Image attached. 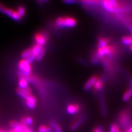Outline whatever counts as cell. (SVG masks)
<instances>
[{
    "label": "cell",
    "mask_w": 132,
    "mask_h": 132,
    "mask_svg": "<svg viewBox=\"0 0 132 132\" xmlns=\"http://www.w3.org/2000/svg\"><path fill=\"white\" fill-rule=\"evenodd\" d=\"M131 36H132V29H131Z\"/></svg>",
    "instance_id": "35"
},
{
    "label": "cell",
    "mask_w": 132,
    "mask_h": 132,
    "mask_svg": "<svg viewBox=\"0 0 132 132\" xmlns=\"http://www.w3.org/2000/svg\"><path fill=\"white\" fill-rule=\"evenodd\" d=\"M81 3L84 5H101L102 0H79Z\"/></svg>",
    "instance_id": "15"
},
{
    "label": "cell",
    "mask_w": 132,
    "mask_h": 132,
    "mask_svg": "<svg viewBox=\"0 0 132 132\" xmlns=\"http://www.w3.org/2000/svg\"><path fill=\"white\" fill-rule=\"evenodd\" d=\"M129 49H130V50L132 52V45L129 47Z\"/></svg>",
    "instance_id": "32"
},
{
    "label": "cell",
    "mask_w": 132,
    "mask_h": 132,
    "mask_svg": "<svg viewBox=\"0 0 132 132\" xmlns=\"http://www.w3.org/2000/svg\"><path fill=\"white\" fill-rule=\"evenodd\" d=\"M50 127L54 130L55 132H62V129L61 127L58 125L56 122L55 121L52 120L50 122Z\"/></svg>",
    "instance_id": "17"
},
{
    "label": "cell",
    "mask_w": 132,
    "mask_h": 132,
    "mask_svg": "<svg viewBox=\"0 0 132 132\" xmlns=\"http://www.w3.org/2000/svg\"><path fill=\"white\" fill-rule=\"evenodd\" d=\"M38 132H53V130L51 127H48L45 126H42L39 128Z\"/></svg>",
    "instance_id": "22"
},
{
    "label": "cell",
    "mask_w": 132,
    "mask_h": 132,
    "mask_svg": "<svg viewBox=\"0 0 132 132\" xmlns=\"http://www.w3.org/2000/svg\"><path fill=\"white\" fill-rule=\"evenodd\" d=\"M25 100H26V104L28 108H29L30 109H35L37 102V99L34 96L32 95L31 94L30 95H29Z\"/></svg>",
    "instance_id": "8"
},
{
    "label": "cell",
    "mask_w": 132,
    "mask_h": 132,
    "mask_svg": "<svg viewBox=\"0 0 132 132\" xmlns=\"http://www.w3.org/2000/svg\"><path fill=\"white\" fill-rule=\"evenodd\" d=\"M56 24L58 27L73 28L77 24V20L74 18L70 16L59 17L56 20Z\"/></svg>",
    "instance_id": "2"
},
{
    "label": "cell",
    "mask_w": 132,
    "mask_h": 132,
    "mask_svg": "<svg viewBox=\"0 0 132 132\" xmlns=\"http://www.w3.org/2000/svg\"><path fill=\"white\" fill-rule=\"evenodd\" d=\"M80 106L77 104L69 105L67 107V112L68 114L73 115L79 112Z\"/></svg>",
    "instance_id": "11"
},
{
    "label": "cell",
    "mask_w": 132,
    "mask_h": 132,
    "mask_svg": "<svg viewBox=\"0 0 132 132\" xmlns=\"http://www.w3.org/2000/svg\"><path fill=\"white\" fill-rule=\"evenodd\" d=\"M18 86V88L21 89H25L28 87V81L24 77H19Z\"/></svg>",
    "instance_id": "14"
},
{
    "label": "cell",
    "mask_w": 132,
    "mask_h": 132,
    "mask_svg": "<svg viewBox=\"0 0 132 132\" xmlns=\"http://www.w3.org/2000/svg\"><path fill=\"white\" fill-rule=\"evenodd\" d=\"M16 93L20 97L26 99L29 95H30L31 94V89L30 88L28 87L25 89H21L18 88L16 90Z\"/></svg>",
    "instance_id": "10"
},
{
    "label": "cell",
    "mask_w": 132,
    "mask_h": 132,
    "mask_svg": "<svg viewBox=\"0 0 132 132\" xmlns=\"http://www.w3.org/2000/svg\"><path fill=\"white\" fill-rule=\"evenodd\" d=\"M109 1L112 3V5L114 7V8H117L118 7V2L117 0H109Z\"/></svg>",
    "instance_id": "27"
},
{
    "label": "cell",
    "mask_w": 132,
    "mask_h": 132,
    "mask_svg": "<svg viewBox=\"0 0 132 132\" xmlns=\"http://www.w3.org/2000/svg\"><path fill=\"white\" fill-rule=\"evenodd\" d=\"M34 39L36 41V44L39 45L41 46H43L46 43L47 36L44 32H38L35 35Z\"/></svg>",
    "instance_id": "5"
},
{
    "label": "cell",
    "mask_w": 132,
    "mask_h": 132,
    "mask_svg": "<svg viewBox=\"0 0 132 132\" xmlns=\"http://www.w3.org/2000/svg\"><path fill=\"white\" fill-rule=\"evenodd\" d=\"M102 86H103V82L102 80L100 79H98L96 81L95 84L94 85V89L97 91L101 90V89L102 88Z\"/></svg>",
    "instance_id": "21"
},
{
    "label": "cell",
    "mask_w": 132,
    "mask_h": 132,
    "mask_svg": "<svg viewBox=\"0 0 132 132\" xmlns=\"http://www.w3.org/2000/svg\"><path fill=\"white\" fill-rule=\"evenodd\" d=\"M19 71L18 74L19 77H29L32 72L31 63L27 60H22L18 63Z\"/></svg>",
    "instance_id": "1"
},
{
    "label": "cell",
    "mask_w": 132,
    "mask_h": 132,
    "mask_svg": "<svg viewBox=\"0 0 132 132\" xmlns=\"http://www.w3.org/2000/svg\"><path fill=\"white\" fill-rule=\"evenodd\" d=\"M126 132H132V126L130 127L126 131Z\"/></svg>",
    "instance_id": "31"
},
{
    "label": "cell",
    "mask_w": 132,
    "mask_h": 132,
    "mask_svg": "<svg viewBox=\"0 0 132 132\" xmlns=\"http://www.w3.org/2000/svg\"><path fill=\"white\" fill-rule=\"evenodd\" d=\"M97 79L98 78L96 76H93L91 77L88 80V81L85 82L84 86V89L85 90H89L92 89L93 86H94V84H95V82Z\"/></svg>",
    "instance_id": "9"
},
{
    "label": "cell",
    "mask_w": 132,
    "mask_h": 132,
    "mask_svg": "<svg viewBox=\"0 0 132 132\" xmlns=\"http://www.w3.org/2000/svg\"><path fill=\"white\" fill-rule=\"evenodd\" d=\"M24 120L27 126H31L32 125L33 123H34V120H33V119L30 117H25V118H24Z\"/></svg>",
    "instance_id": "25"
},
{
    "label": "cell",
    "mask_w": 132,
    "mask_h": 132,
    "mask_svg": "<svg viewBox=\"0 0 132 132\" xmlns=\"http://www.w3.org/2000/svg\"><path fill=\"white\" fill-rule=\"evenodd\" d=\"M119 126L116 123H112L110 128V132H119Z\"/></svg>",
    "instance_id": "23"
},
{
    "label": "cell",
    "mask_w": 132,
    "mask_h": 132,
    "mask_svg": "<svg viewBox=\"0 0 132 132\" xmlns=\"http://www.w3.org/2000/svg\"><path fill=\"white\" fill-rule=\"evenodd\" d=\"M118 122L119 125L122 127L123 129H125L127 130L129 128V127L131 125L130 118L127 111H122L119 114Z\"/></svg>",
    "instance_id": "3"
},
{
    "label": "cell",
    "mask_w": 132,
    "mask_h": 132,
    "mask_svg": "<svg viewBox=\"0 0 132 132\" xmlns=\"http://www.w3.org/2000/svg\"><path fill=\"white\" fill-rule=\"evenodd\" d=\"M101 5L105 9L109 12H113L114 11V7L112 5V3L109 0H102Z\"/></svg>",
    "instance_id": "13"
},
{
    "label": "cell",
    "mask_w": 132,
    "mask_h": 132,
    "mask_svg": "<svg viewBox=\"0 0 132 132\" xmlns=\"http://www.w3.org/2000/svg\"><path fill=\"white\" fill-rule=\"evenodd\" d=\"M6 8V7H5L1 2H0V12H1V13L4 14Z\"/></svg>",
    "instance_id": "29"
},
{
    "label": "cell",
    "mask_w": 132,
    "mask_h": 132,
    "mask_svg": "<svg viewBox=\"0 0 132 132\" xmlns=\"http://www.w3.org/2000/svg\"><path fill=\"white\" fill-rule=\"evenodd\" d=\"M32 53V48H29L26 50H24L22 53L21 56L22 57V59L24 60H27L28 58H29L30 56L31 55Z\"/></svg>",
    "instance_id": "19"
},
{
    "label": "cell",
    "mask_w": 132,
    "mask_h": 132,
    "mask_svg": "<svg viewBox=\"0 0 132 132\" xmlns=\"http://www.w3.org/2000/svg\"><path fill=\"white\" fill-rule=\"evenodd\" d=\"M104 131V128L102 126H98L96 128H95L93 130V132H103Z\"/></svg>",
    "instance_id": "28"
},
{
    "label": "cell",
    "mask_w": 132,
    "mask_h": 132,
    "mask_svg": "<svg viewBox=\"0 0 132 132\" xmlns=\"http://www.w3.org/2000/svg\"><path fill=\"white\" fill-rule=\"evenodd\" d=\"M114 51V48L113 46L107 45L103 47H99L97 50V55L104 56L105 55H111Z\"/></svg>",
    "instance_id": "4"
},
{
    "label": "cell",
    "mask_w": 132,
    "mask_h": 132,
    "mask_svg": "<svg viewBox=\"0 0 132 132\" xmlns=\"http://www.w3.org/2000/svg\"><path fill=\"white\" fill-rule=\"evenodd\" d=\"M16 12H18L19 15L22 18L25 15V14H26V8H25L23 6H20L18 7Z\"/></svg>",
    "instance_id": "24"
},
{
    "label": "cell",
    "mask_w": 132,
    "mask_h": 132,
    "mask_svg": "<svg viewBox=\"0 0 132 132\" xmlns=\"http://www.w3.org/2000/svg\"><path fill=\"white\" fill-rule=\"evenodd\" d=\"M86 118H87V116L86 115H82L81 116L78 118V120H77L75 122H74L73 125L71 126V129L73 130H76L78 129L81 125V124L84 122V121L86 119Z\"/></svg>",
    "instance_id": "12"
},
{
    "label": "cell",
    "mask_w": 132,
    "mask_h": 132,
    "mask_svg": "<svg viewBox=\"0 0 132 132\" xmlns=\"http://www.w3.org/2000/svg\"><path fill=\"white\" fill-rule=\"evenodd\" d=\"M41 1H47V0H41Z\"/></svg>",
    "instance_id": "34"
},
{
    "label": "cell",
    "mask_w": 132,
    "mask_h": 132,
    "mask_svg": "<svg viewBox=\"0 0 132 132\" xmlns=\"http://www.w3.org/2000/svg\"><path fill=\"white\" fill-rule=\"evenodd\" d=\"M31 48H32L31 55L30 56V57L29 58H28V59H27V60L30 63L35 59H36V57L38 56V55H39V53H40L41 50L43 49V47L40 46V45H38L36 44Z\"/></svg>",
    "instance_id": "6"
},
{
    "label": "cell",
    "mask_w": 132,
    "mask_h": 132,
    "mask_svg": "<svg viewBox=\"0 0 132 132\" xmlns=\"http://www.w3.org/2000/svg\"><path fill=\"white\" fill-rule=\"evenodd\" d=\"M4 14L7 15L12 19L15 20V21H20L22 19V17L19 15L17 12L10 9V8H6Z\"/></svg>",
    "instance_id": "7"
},
{
    "label": "cell",
    "mask_w": 132,
    "mask_h": 132,
    "mask_svg": "<svg viewBox=\"0 0 132 132\" xmlns=\"http://www.w3.org/2000/svg\"><path fill=\"white\" fill-rule=\"evenodd\" d=\"M132 96V89L127 90L123 96V100L124 101H128Z\"/></svg>",
    "instance_id": "20"
},
{
    "label": "cell",
    "mask_w": 132,
    "mask_h": 132,
    "mask_svg": "<svg viewBox=\"0 0 132 132\" xmlns=\"http://www.w3.org/2000/svg\"><path fill=\"white\" fill-rule=\"evenodd\" d=\"M121 42L123 44L127 45V46H131L132 45V36H125L121 39Z\"/></svg>",
    "instance_id": "18"
},
{
    "label": "cell",
    "mask_w": 132,
    "mask_h": 132,
    "mask_svg": "<svg viewBox=\"0 0 132 132\" xmlns=\"http://www.w3.org/2000/svg\"><path fill=\"white\" fill-rule=\"evenodd\" d=\"M110 42V40L109 38H100L98 41V46L99 47H103L106 46Z\"/></svg>",
    "instance_id": "16"
},
{
    "label": "cell",
    "mask_w": 132,
    "mask_h": 132,
    "mask_svg": "<svg viewBox=\"0 0 132 132\" xmlns=\"http://www.w3.org/2000/svg\"><path fill=\"white\" fill-rule=\"evenodd\" d=\"M0 132H5V131H4L3 130H2V129H0Z\"/></svg>",
    "instance_id": "33"
},
{
    "label": "cell",
    "mask_w": 132,
    "mask_h": 132,
    "mask_svg": "<svg viewBox=\"0 0 132 132\" xmlns=\"http://www.w3.org/2000/svg\"><path fill=\"white\" fill-rule=\"evenodd\" d=\"M78 0H63V1L67 4H71L76 2Z\"/></svg>",
    "instance_id": "30"
},
{
    "label": "cell",
    "mask_w": 132,
    "mask_h": 132,
    "mask_svg": "<svg viewBox=\"0 0 132 132\" xmlns=\"http://www.w3.org/2000/svg\"><path fill=\"white\" fill-rule=\"evenodd\" d=\"M45 50L44 48H43V49L41 50V51L40 52V53H39V55H38V56L36 57V60L38 61H41V60L43 59V58L45 55Z\"/></svg>",
    "instance_id": "26"
}]
</instances>
